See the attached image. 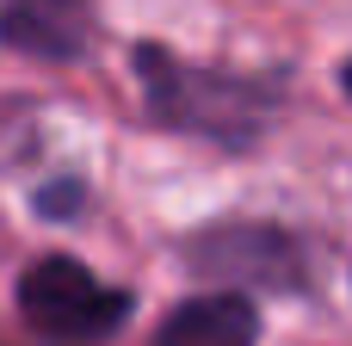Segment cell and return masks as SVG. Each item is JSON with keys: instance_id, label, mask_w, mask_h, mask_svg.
Masks as SVG:
<instances>
[{"instance_id": "4", "label": "cell", "mask_w": 352, "mask_h": 346, "mask_svg": "<svg viewBox=\"0 0 352 346\" xmlns=\"http://www.w3.org/2000/svg\"><path fill=\"white\" fill-rule=\"evenodd\" d=\"M254 328L260 316L241 291H210V297L179 303L148 346H254Z\"/></svg>"}, {"instance_id": "1", "label": "cell", "mask_w": 352, "mask_h": 346, "mask_svg": "<svg viewBox=\"0 0 352 346\" xmlns=\"http://www.w3.org/2000/svg\"><path fill=\"white\" fill-rule=\"evenodd\" d=\"M136 68H142L155 118H167L173 130L217 136V142H254L260 124H266V93L254 80H229V74L192 68V62L167 56L161 43H142Z\"/></svg>"}, {"instance_id": "5", "label": "cell", "mask_w": 352, "mask_h": 346, "mask_svg": "<svg viewBox=\"0 0 352 346\" xmlns=\"http://www.w3.org/2000/svg\"><path fill=\"white\" fill-rule=\"evenodd\" d=\"M340 87H346V93H352V62H346V68H340Z\"/></svg>"}, {"instance_id": "3", "label": "cell", "mask_w": 352, "mask_h": 346, "mask_svg": "<svg viewBox=\"0 0 352 346\" xmlns=\"http://www.w3.org/2000/svg\"><path fill=\"white\" fill-rule=\"evenodd\" d=\"M0 43L43 62H74L93 43V0H6Z\"/></svg>"}, {"instance_id": "2", "label": "cell", "mask_w": 352, "mask_h": 346, "mask_svg": "<svg viewBox=\"0 0 352 346\" xmlns=\"http://www.w3.org/2000/svg\"><path fill=\"white\" fill-rule=\"evenodd\" d=\"M19 316L50 340H105L130 322V291L93 279L80 260L50 254L19 279Z\"/></svg>"}]
</instances>
